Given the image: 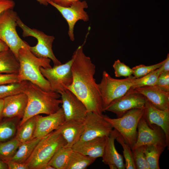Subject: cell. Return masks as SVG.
<instances>
[{"mask_svg":"<svg viewBox=\"0 0 169 169\" xmlns=\"http://www.w3.org/2000/svg\"><path fill=\"white\" fill-rule=\"evenodd\" d=\"M84 43L79 46L73 53L71 71L72 84L67 89L73 92L85 105L88 112L103 115L104 111L102 99L98 84L94 75L95 65L90 58L83 50Z\"/></svg>","mask_w":169,"mask_h":169,"instance_id":"obj_1","label":"cell"},{"mask_svg":"<svg viewBox=\"0 0 169 169\" xmlns=\"http://www.w3.org/2000/svg\"><path fill=\"white\" fill-rule=\"evenodd\" d=\"M28 98L24 114L19 126L29 118L40 114L49 115L57 111L60 108V95L54 91L44 90L37 85L28 81L24 92Z\"/></svg>","mask_w":169,"mask_h":169,"instance_id":"obj_2","label":"cell"},{"mask_svg":"<svg viewBox=\"0 0 169 169\" xmlns=\"http://www.w3.org/2000/svg\"><path fill=\"white\" fill-rule=\"evenodd\" d=\"M29 48H22L18 52V59L19 69L18 74L19 81L26 80L35 84L46 91H53L48 80L43 76L40 70L43 67H51V59L39 58L33 54Z\"/></svg>","mask_w":169,"mask_h":169,"instance_id":"obj_3","label":"cell"},{"mask_svg":"<svg viewBox=\"0 0 169 169\" xmlns=\"http://www.w3.org/2000/svg\"><path fill=\"white\" fill-rule=\"evenodd\" d=\"M66 142L59 129L41 139L25 162L29 169H44L57 151Z\"/></svg>","mask_w":169,"mask_h":169,"instance_id":"obj_4","label":"cell"},{"mask_svg":"<svg viewBox=\"0 0 169 169\" xmlns=\"http://www.w3.org/2000/svg\"><path fill=\"white\" fill-rule=\"evenodd\" d=\"M136 78L132 75L124 79L112 78L105 70L98 86L102 99L104 111L113 101L125 95L131 89Z\"/></svg>","mask_w":169,"mask_h":169,"instance_id":"obj_5","label":"cell"},{"mask_svg":"<svg viewBox=\"0 0 169 169\" xmlns=\"http://www.w3.org/2000/svg\"><path fill=\"white\" fill-rule=\"evenodd\" d=\"M18 17L12 9L6 10L0 13V39L6 44L18 59L19 49L29 48L30 46L17 33Z\"/></svg>","mask_w":169,"mask_h":169,"instance_id":"obj_6","label":"cell"},{"mask_svg":"<svg viewBox=\"0 0 169 169\" xmlns=\"http://www.w3.org/2000/svg\"><path fill=\"white\" fill-rule=\"evenodd\" d=\"M144 107L131 110L120 117L111 118L104 115L110 123L123 137L131 149L135 144L137 136V126L142 117Z\"/></svg>","mask_w":169,"mask_h":169,"instance_id":"obj_7","label":"cell"},{"mask_svg":"<svg viewBox=\"0 0 169 169\" xmlns=\"http://www.w3.org/2000/svg\"><path fill=\"white\" fill-rule=\"evenodd\" d=\"M18 26L23 30L24 37L32 36L37 40V44L33 46H30L29 49L36 56L39 58H49L56 66L61 63L55 57L52 50L53 43L55 39L53 36L46 34L42 31L35 28H31L26 25L18 17L17 19Z\"/></svg>","mask_w":169,"mask_h":169,"instance_id":"obj_8","label":"cell"},{"mask_svg":"<svg viewBox=\"0 0 169 169\" xmlns=\"http://www.w3.org/2000/svg\"><path fill=\"white\" fill-rule=\"evenodd\" d=\"M72 62L71 58L63 64L47 69L40 68L42 74L49 82L53 91L60 94L72 84Z\"/></svg>","mask_w":169,"mask_h":169,"instance_id":"obj_9","label":"cell"},{"mask_svg":"<svg viewBox=\"0 0 169 169\" xmlns=\"http://www.w3.org/2000/svg\"><path fill=\"white\" fill-rule=\"evenodd\" d=\"M83 123L84 132L80 140L82 141L108 136L113 128L105 119L104 115H100L92 112H87Z\"/></svg>","mask_w":169,"mask_h":169,"instance_id":"obj_10","label":"cell"},{"mask_svg":"<svg viewBox=\"0 0 169 169\" xmlns=\"http://www.w3.org/2000/svg\"><path fill=\"white\" fill-rule=\"evenodd\" d=\"M49 3L55 8L66 20L69 27L68 34L72 41L75 40L74 29L76 23L79 20L88 22L89 16L84 9L88 8L87 3L85 1H76L69 6L64 7L58 5L49 0Z\"/></svg>","mask_w":169,"mask_h":169,"instance_id":"obj_11","label":"cell"},{"mask_svg":"<svg viewBox=\"0 0 169 169\" xmlns=\"http://www.w3.org/2000/svg\"><path fill=\"white\" fill-rule=\"evenodd\" d=\"M137 130V140L131 150L148 145H159L169 148L165 133L159 126L155 125L149 126L142 117L138 123Z\"/></svg>","mask_w":169,"mask_h":169,"instance_id":"obj_12","label":"cell"},{"mask_svg":"<svg viewBox=\"0 0 169 169\" xmlns=\"http://www.w3.org/2000/svg\"><path fill=\"white\" fill-rule=\"evenodd\" d=\"M146 98L135 89L130 90L125 95L112 101L105 109L120 117L129 110L144 107Z\"/></svg>","mask_w":169,"mask_h":169,"instance_id":"obj_13","label":"cell"},{"mask_svg":"<svg viewBox=\"0 0 169 169\" xmlns=\"http://www.w3.org/2000/svg\"><path fill=\"white\" fill-rule=\"evenodd\" d=\"M65 120H74L83 122L87 112L84 103L68 89L60 94Z\"/></svg>","mask_w":169,"mask_h":169,"instance_id":"obj_14","label":"cell"},{"mask_svg":"<svg viewBox=\"0 0 169 169\" xmlns=\"http://www.w3.org/2000/svg\"><path fill=\"white\" fill-rule=\"evenodd\" d=\"M36 125L33 137L42 138L59 129L65 119L62 108L56 112L46 116H35Z\"/></svg>","mask_w":169,"mask_h":169,"instance_id":"obj_15","label":"cell"},{"mask_svg":"<svg viewBox=\"0 0 169 169\" xmlns=\"http://www.w3.org/2000/svg\"><path fill=\"white\" fill-rule=\"evenodd\" d=\"M142 117L149 126L155 125L161 128L169 145V110L159 109L146 100Z\"/></svg>","mask_w":169,"mask_h":169,"instance_id":"obj_16","label":"cell"},{"mask_svg":"<svg viewBox=\"0 0 169 169\" xmlns=\"http://www.w3.org/2000/svg\"><path fill=\"white\" fill-rule=\"evenodd\" d=\"M2 116L3 118L22 119L27 106L28 98L24 93L4 98Z\"/></svg>","mask_w":169,"mask_h":169,"instance_id":"obj_17","label":"cell"},{"mask_svg":"<svg viewBox=\"0 0 169 169\" xmlns=\"http://www.w3.org/2000/svg\"><path fill=\"white\" fill-rule=\"evenodd\" d=\"M135 89L156 108L163 110H169V92L156 85L142 86Z\"/></svg>","mask_w":169,"mask_h":169,"instance_id":"obj_18","label":"cell"},{"mask_svg":"<svg viewBox=\"0 0 169 169\" xmlns=\"http://www.w3.org/2000/svg\"><path fill=\"white\" fill-rule=\"evenodd\" d=\"M106 137H97L87 141L79 140L71 148L74 151L96 159L103 156Z\"/></svg>","mask_w":169,"mask_h":169,"instance_id":"obj_19","label":"cell"},{"mask_svg":"<svg viewBox=\"0 0 169 169\" xmlns=\"http://www.w3.org/2000/svg\"><path fill=\"white\" fill-rule=\"evenodd\" d=\"M118 133L114 129L110 135L106 137L102 161L108 165H115L118 169H125V165L124 162L123 156L117 151L115 145V141Z\"/></svg>","mask_w":169,"mask_h":169,"instance_id":"obj_20","label":"cell"},{"mask_svg":"<svg viewBox=\"0 0 169 169\" xmlns=\"http://www.w3.org/2000/svg\"><path fill=\"white\" fill-rule=\"evenodd\" d=\"M59 129L66 142L64 147L70 148L80 140L84 130L83 122L74 120H65Z\"/></svg>","mask_w":169,"mask_h":169,"instance_id":"obj_21","label":"cell"},{"mask_svg":"<svg viewBox=\"0 0 169 169\" xmlns=\"http://www.w3.org/2000/svg\"><path fill=\"white\" fill-rule=\"evenodd\" d=\"M19 64L9 49L0 52V74H18Z\"/></svg>","mask_w":169,"mask_h":169,"instance_id":"obj_22","label":"cell"},{"mask_svg":"<svg viewBox=\"0 0 169 169\" xmlns=\"http://www.w3.org/2000/svg\"><path fill=\"white\" fill-rule=\"evenodd\" d=\"M41 139L33 137L28 141L21 143L14 155L9 161L25 163Z\"/></svg>","mask_w":169,"mask_h":169,"instance_id":"obj_23","label":"cell"},{"mask_svg":"<svg viewBox=\"0 0 169 169\" xmlns=\"http://www.w3.org/2000/svg\"><path fill=\"white\" fill-rule=\"evenodd\" d=\"M71 148L64 146L59 148L55 153L47 165L55 169H66L71 153Z\"/></svg>","mask_w":169,"mask_h":169,"instance_id":"obj_24","label":"cell"},{"mask_svg":"<svg viewBox=\"0 0 169 169\" xmlns=\"http://www.w3.org/2000/svg\"><path fill=\"white\" fill-rule=\"evenodd\" d=\"M0 121V143L12 139L15 135L17 126V118H4Z\"/></svg>","mask_w":169,"mask_h":169,"instance_id":"obj_25","label":"cell"},{"mask_svg":"<svg viewBox=\"0 0 169 169\" xmlns=\"http://www.w3.org/2000/svg\"><path fill=\"white\" fill-rule=\"evenodd\" d=\"M144 146V153L150 169H160L159 159L166 147L159 145Z\"/></svg>","mask_w":169,"mask_h":169,"instance_id":"obj_26","label":"cell"},{"mask_svg":"<svg viewBox=\"0 0 169 169\" xmlns=\"http://www.w3.org/2000/svg\"><path fill=\"white\" fill-rule=\"evenodd\" d=\"M95 160L73 150L66 169H85Z\"/></svg>","mask_w":169,"mask_h":169,"instance_id":"obj_27","label":"cell"},{"mask_svg":"<svg viewBox=\"0 0 169 169\" xmlns=\"http://www.w3.org/2000/svg\"><path fill=\"white\" fill-rule=\"evenodd\" d=\"M35 125L36 119L34 116L19 126L15 137L21 143L31 139L33 138Z\"/></svg>","mask_w":169,"mask_h":169,"instance_id":"obj_28","label":"cell"},{"mask_svg":"<svg viewBox=\"0 0 169 169\" xmlns=\"http://www.w3.org/2000/svg\"><path fill=\"white\" fill-rule=\"evenodd\" d=\"M21 143L15 137L8 141L0 143V159L5 162L10 160Z\"/></svg>","mask_w":169,"mask_h":169,"instance_id":"obj_29","label":"cell"},{"mask_svg":"<svg viewBox=\"0 0 169 169\" xmlns=\"http://www.w3.org/2000/svg\"><path fill=\"white\" fill-rule=\"evenodd\" d=\"M28 81L24 80L0 85V99L24 93Z\"/></svg>","mask_w":169,"mask_h":169,"instance_id":"obj_30","label":"cell"},{"mask_svg":"<svg viewBox=\"0 0 169 169\" xmlns=\"http://www.w3.org/2000/svg\"><path fill=\"white\" fill-rule=\"evenodd\" d=\"M161 66L143 77L136 78L131 89L142 86L156 85L159 75L162 72Z\"/></svg>","mask_w":169,"mask_h":169,"instance_id":"obj_31","label":"cell"},{"mask_svg":"<svg viewBox=\"0 0 169 169\" xmlns=\"http://www.w3.org/2000/svg\"><path fill=\"white\" fill-rule=\"evenodd\" d=\"M115 140L121 146L123 154L125 160V168L136 169L131 148L125 142L122 136L118 132Z\"/></svg>","mask_w":169,"mask_h":169,"instance_id":"obj_32","label":"cell"},{"mask_svg":"<svg viewBox=\"0 0 169 169\" xmlns=\"http://www.w3.org/2000/svg\"><path fill=\"white\" fill-rule=\"evenodd\" d=\"M136 169H150L144 153V146L132 150Z\"/></svg>","mask_w":169,"mask_h":169,"instance_id":"obj_33","label":"cell"},{"mask_svg":"<svg viewBox=\"0 0 169 169\" xmlns=\"http://www.w3.org/2000/svg\"><path fill=\"white\" fill-rule=\"evenodd\" d=\"M164 60L157 64L153 65L146 66L140 64L132 68L133 74L136 78L143 77L151 72L160 67L163 64Z\"/></svg>","mask_w":169,"mask_h":169,"instance_id":"obj_34","label":"cell"},{"mask_svg":"<svg viewBox=\"0 0 169 169\" xmlns=\"http://www.w3.org/2000/svg\"><path fill=\"white\" fill-rule=\"evenodd\" d=\"M113 67L114 70L115 76L116 77L124 76L127 77L133 74L132 69L124 63L121 62L119 59L115 61Z\"/></svg>","mask_w":169,"mask_h":169,"instance_id":"obj_35","label":"cell"},{"mask_svg":"<svg viewBox=\"0 0 169 169\" xmlns=\"http://www.w3.org/2000/svg\"><path fill=\"white\" fill-rule=\"evenodd\" d=\"M156 85L162 90L169 92V72L161 73Z\"/></svg>","mask_w":169,"mask_h":169,"instance_id":"obj_36","label":"cell"},{"mask_svg":"<svg viewBox=\"0 0 169 169\" xmlns=\"http://www.w3.org/2000/svg\"><path fill=\"white\" fill-rule=\"evenodd\" d=\"M18 82V74H0V85Z\"/></svg>","mask_w":169,"mask_h":169,"instance_id":"obj_37","label":"cell"},{"mask_svg":"<svg viewBox=\"0 0 169 169\" xmlns=\"http://www.w3.org/2000/svg\"><path fill=\"white\" fill-rule=\"evenodd\" d=\"M9 169H29L27 164L25 163H20L12 161L6 162Z\"/></svg>","mask_w":169,"mask_h":169,"instance_id":"obj_38","label":"cell"},{"mask_svg":"<svg viewBox=\"0 0 169 169\" xmlns=\"http://www.w3.org/2000/svg\"><path fill=\"white\" fill-rule=\"evenodd\" d=\"M15 3L12 0H0V13L4 11L9 9H13Z\"/></svg>","mask_w":169,"mask_h":169,"instance_id":"obj_39","label":"cell"},{"mask_svg":"<svg viewBox=\"0 0 169 169\" xmlns=\"http://www.w3.org/2000/svg\"><path fill=\"white\" fill-rule=\"evenodd\" d=\"M55 4L64 7L69 6L73 3L80 0H49Z\"/></svg>","mask_w":169,"mask_h":169,"instance_id":"obj_40","label":"cell"},{"mask_svg":"<svg viewBox=\"0 0 169 169\" xmlns=\"http://www.w3.org/2000/svg\"><path fill=\"white\" fill-rule=\"evenodd\" d=\"M162 72H169V54H167L166 58L164 60V62L162 65Z\"/></svg>","mask_w":169,"mask_h":169,"instance_id":"obj_41","label":"cell"},{"mask_svg":"<svg viewBox=\"0 0 169 169\" xmlns=\"http://www.w3.org/2000/svg\"><path fill=\"white\" fill-rule=\"evenodd\" d=\"M8 47L6 44L0 39V52L8 49Z\"/></svg>","mask_w":169,"mask_h":169,"instance_id":"obj_42","label":"cell"},{"mask_svg":"<svg viewBox=\"0 0 169 169\" xmlns=\"http://www.w3.org/2000/svg\"><path fill=\"white\" fill-rule=\"evenodd\" d=\"M3 105V99H0V121L3 119L2 112Z\"/></svg>","mask_w":169,"mask_h":169,"instance_id":"obj_43","label":"cell"},{"mask_svg":"<svg viewBox=\"0 0 169 169\" xmlns=\"http://www.w3.org/2000/svg\"><path fill=\"white\" fill-rule=\"evenodd\" d=\"M8 169L7 163L0 159V169Z\"/></svg>","mask_w":169,"mask_h":169,"instance_id":"obj_44","label":"cell"},{"mask_svg":"<svg viewBox=\"0 0 169 169\" xmlns=\"http://www.w3.org/2000/svg\"><path fill=\"white\" fill-rule=\"evenodd\" d=\"M41 4L47 6L48 5L49 0H36Z\"/></svg>","mask_w":169,"mask_h":169,"instance_id":"obj_45","label":"cell"},{"mask_svg":"<svg viewBox=\"0 0 169 169\" xmlns=\"http://www.w3.org/2000/svg\"><path fill=\"white\" fill-rule=\"evenodd\" d=\"M44 169H55L54 167L52 166L47 165L44 168Z\"/></svg>","mask_w":169,"mask_h":169,"instance_id":"obj_46","label":"cell"},{"mask_svg":"<svg viewBox=\"0 0 169 169\" xmlns=\"http://www.w3.org/2000/svg\"><path fill=\"white\" fill-rule=\"evenodd\" d=\"M110 169H117V168L116 166L113 164H110L108 165Z\"/></svg>","mask_w":169,"mask_h":169,"instance_id":"obj_47","label":"cell"}]
</instances>
